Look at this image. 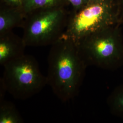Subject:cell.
<instances>
[{"mask_svg": "<svg viewBox=\"0 0 123 123\" xmlns=\"http://www.w3.org/2000/svg\"><path fill=\"white\" fill-rule=\"evenodd\" d=\"M118 18V23L119 25L123 24V0H116Z\"/></svg>", "mask_w": 123, "mask_h": 123, "instance_id": "obj_11", "label": "cell"}, {"mask_svg": "<svg viewBox=\"0 0 123 123\" xmlns=\"http://www.w3.org/2000/svg\"><path fill=\"white\" fill-rule=\"evenodd\" d=\"M76 44L87 66L114 71L123 66V37L119 24L93 33Z\"/></svg>", "mask_w": 123, "mask_h": 123, "instance_id": "obj_2", "label": "cell"}, {"mask_svg": "<svg viewBox=\"0 0 123 123\" xmlns=\"http://www.w3.org/2000/svg\"><path fill=\"white\" fill-rule=\"evenodd\" d=\"M90 0H68L74 7L78 9L81 8L88 4Z\"/></svg>", "mask_w": 123, "mask_h": 123, "instance_id": "obj_12", "label": "cell"}, {"mask_svg": "<svg viewBox=\"0 0 123 123\" xmlns=\"http://www.w3.org/2000/svg\"><path fill=\"white\" fill-rule=\"evenodd\" d=\"M48 84L62 101L74 98L78 93L88 67L77 44L62 37L52 45L48 56Z\"/></svg>", "mask_w": 123, "mask_h": 123, "instance_id": "obj_1", "label": "cell"}, {"mask_svg": "<svg viewBox=\"0 0 123 123\" xmlns=\"http://www.w3.org/2000/svg\"><path fill=\"white\" fill-rule=\"evenodd\" d=\"M57 0H24L23 4L26 11L43 8L53 6Z\"/></svg>", "mask_w": 123, "mask_h": 123, "instance_id": "obj_10", "label": "cell"}, {"mask_svg": "<svg viewBox=\"0 0 123 123\" xmlns=\"http://www.w3.org/2000/svg\"><path fill=\"white\" fill-rule=\"evenodd\" d=\"M26 46L23 39L19 40L10 34L9 32L1 35L0 40V64L6 63L25 54Z\"/></svg>", "mask_w": 123, "mask_h": 123, "instance_id": "obj_6", "label": "cell"}, {"mask_svg": "<svg viewBox=\"0 0 123 123\" xmlns=\"http://www.w3.org/2000/svg\"><path fill=\"white\" fill-rule=\"evenodd\" d=\"M22 117L13 103L0 101V123H23Z\"/></svg>", "mask_w": 123, "mask_h": 123, "instance_id": "obj_8", "label": "cell"}, {"mask_svg": "<svg viewBox=\"0 0 123 123\" xmlns=\"http://www.w3.org/2000/svg\"><path fill=\"white\" fill-rule=\"evenodd\" d=\"M21 18L15 13L11 12H1L0 14V35L8 32L10 30L18 25Z\"/></svg>", "mask_w": 123, "mask_h": 123, "instance_id": "obj_9", "label": "cell"}, {"mask_svg": "<svg viewBox=\"0 0 123 123\" xmlns=\"http://www.w3.org/2000/svg\"><path fill=\"white\" fill-rule=\"evenodd\" d=\"M6 2L13 5H20L23 3L24 0H5Z\"/></svg>", "mask_w": 123, "mask_h": 123, "instance_id": "obj_13", "label": "cell"}, {"mask_svg": "<svg viewBox=\"0 0 123 123\" xmlns=\"http://www.w3.org/2000/svg\"><path fill=\"white\" fill-rule=\"evenodd\" d=\"M116 24H119L116 0H90L72 18L62 37L77 43L93 33Z\"/></svg>", "mask_w": 123, "mask_h": 123, "instance_id": "obj_3", "label": "cell"}, {"mask_svg": "<svg viewBox=\"0 0 123 123\" xmlns=\"http://www.w3.org/2000/svg\"><path fill=\"white\" fill-rule=\"evenodd\" d=\"M62 26V15L60 11L44 12L26 24L23 39L26 46L53 45L63 35Z\"/></svg>", "mask_w": 123, "mask_h": 123, "instance_id": "obj_5", "label": "cell"}, {"mask_svg": "<svg viewBox=\"0 0 123 123\" xmlns=\"http://www.w3.org/2000/svg\"><path fill=\"white\" fill-rule=\"evenodd\" d=\"M2 80L6 90L14 98L25 100L39 92L48 84L38 62L31 55L24 54L3 66Z\"/></svg>", "mask_w": 123, "mask_h": 123, "instance_id": "obj_4", "label": "cell"}, {"mask_svg": "<svg viewBox=\"0 0 123 123\" xmlns=\"http://www.w3.org/2000/svg\"><path fill=\"white\" fill-rule=\"evenodd\" d=\"M107 104L111 114L123 119V84L110 93L107 99Z\"/></svg>", "mask_w": 123, "mask_h": 123, "instance_id": "obj_7", "label": "cell"}]
</instances>
